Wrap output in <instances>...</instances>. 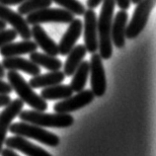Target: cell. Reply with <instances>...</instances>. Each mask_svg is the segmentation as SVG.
Here are the masks:
<instances>
[{
	"label": "cell",
	"instance_id": "obj_1",
	"mask_svg": "<svg viewBox=\"0 0 156 156\" xmlns=\"http://www.w3.org/2000/svg\"><path fill=\"white\" fill-rule=\"evenodd\" d=\"M99 18L97 19L98 48L101 58L109 59L113 55V44L111 39V30L114 18L115 0H103Z\"/></svg>",
	"mask_w": 156,
	"mask_h": 156
},
{
	"label": "cell",
	"instance_id": "obj_2",
	"mask_svg": "<svg viewBox=\"0 0 156 156\" xmlns=\"http://www.w3.org/2000/svg\"><path fill=\"white\" fill-rule=\"evenodd\" d=\"M7 78L12 89L17 93V95L24 103L28 104L35 111L44 112L48 109V103L42 97L39 96L30 84L24 79L22 75H20L17 71L9 70L7 73Z\"/></svg>",
	"mask_w": 156,
	"mask_h": 156
},
{
	"label": "cell",
	"instance_id": "obj_3",
	"mask_svg": "<svg viewBox=\"0 0 156 156\" xmlns=\"http://www.w3.org/2000/svg\"><path fill=\"white\" fill-rule=\"evenodd\" d=\"M20 120L42 128L64 129L73 125L74 119L69 114H47L39 111H21L18 115Z\"/></svg>",
	"mask_w": 156,
	"mask_h": 156
},
{
	"label": "cell",
	"instance_id": "obj_4",
	"mask_svg": "<svg viewBox=\"0 0 156 156\" xmlns=\"http://www.w3.org/2000/svg\"><path fill=\"white\" fill-rule=\"evenodd\" d=\"M9 130L12 133L22 137L36 139L37 141L44 143L48 146L55 147L59 144V137L56 134L46 130L42 126L29 124V122H14L11 124Z\"/></svg>",
	"mask_w": 156,
	"mask_h": 156
},
{
	"label": "cell",
	"instance_id": "obj_5",
	"mask_svg": "<svg viewBox=\"0 0 156 156\" xmlns=\"http://www.w3.org/2000/svg\"><path fill=\"white\" fill-rule=\"evenodd\" d=\"M154 5L155 0H139L133 12V18L130 19L129 25H126V39H134L140 34L148 21Z\"/></svg>",
	"mask_w": 156,
	"mask_h": 156
},
{
	"label": "cell",
	"instance_id": "obj_6",
	"mask_svg": "<svg viewBox=\"0 0 156 156\" xmlns=\"http://www.w3.org/2000/svg\"><path fill=\"white\" fill-rule=\"evenodd\" d=\"M74 19V15L65 9L59 8H44L27 15L26 21L29 25L42 23H62L69 24Z\"/></svg>",
	"mask_w": 156,
	"mask_h": 156
},
{
	"label": "cell",
	"instance_id": "obj_7",
	"mask_svg": "<svg viewBox=\"0 0 156 156\" xmlns=\"http://www.w3.org/2000/svg\"><path fill=\"white\" fill-rule=\"evenodd\" d=\"M89 65V73L91 74V91L93 92L94 96L102 97L107 89V80L103 62L99 53H93Z\"/></svg>",
	"mask_w": 156,
	"mask_h": 156
},
{
	"label": "cell",
	"instance_id": "obj_8",
	"mask_svg": "<svg viewBox=\"0 0 156 156\" xmlns=\"http://www.w3.org/2000/svg\"><path fill=\"white\" fill-rule=\"evenodd\" d=\"M94 94L91 90H82L75 96H71L63 101L56 103L53 109L56 113L69 114L89 105L94 100Z\"/></svg>",
	"mask_w": 156,
	"mask_h": 156
},
{
	"label": "cell",
	"instance_id": "obj_9",
	"mask_svg": "<svg viewBox=\"0 0 156 156\" xmlns=\"http://www.w3.org/2000/svg\"><path fill=\"white\" fill-rule=\"evenodd\" d=\"M84 42L86 51L94 53L98 50V33H97V16L93 9L85 10L84 12Z\"/></svg>",
	"mask_w": 156,
	"mask_h": 156
},
{
	"label": "cell",
	"instance_id": "obj_10",
	"mask_svg": "<svg viewBox=\"0 0 156 156\" xmlns=\"http://www.w3.org/2000/svg\"><path fill=\"white\" fill-rule=\"evenodd\" d=\"M0 20L10 24L17 32V34L21 36L22 39L30 40L32 38V33L26 19H24L23 16L19 13L11 10L9 7L1 5V4H0Z\"/></svg>",
	"mask_w": 156,
	"mask_h": 156
},
{
	"label": "cell",
	"instance_id": "obj_11",
	"mask_svg": "<svg viewBox=\"0 0 156 156\" xmlns=\"http://www.w3.org/2000/svg\"><path fill=\"white\" fill-rule=\"evenodd\" d=\"M24 102L21 99H15L11 101L9 105L5 107L1 114H0V152L2 150V146L5 142L7 131L12 124V121L18 116L22 111Z\"/></svg>",
	"mask_w": 156,
	"mask_h": 156
},
{
	"label": "cell",
	"instance_id": "obj_12",
	"mask_svg": "<svg viewBox=\"0 0 156 156\" xmlns=\"http://www.w3.org/2000/svg\"><path fill=\"white\" fill-rule=\"evenodd\" d=\"M83 30V23L80 19H73L69 23L67 31L61 38L58 44V51L61 55H67L73 48L75 47V43L80 38Z\"/></svg>",
	"mask_w": 156,
	"mask_h": 156
},
{
	"label": "cell",
	"instance_id": "obj_13",
	"mask_svg": "<svg viewBox=\"0 0 156 156\" xmlns=\"http://www.w3.org/2000/svg\"><path fill=\"white\" fill-rule=\"evenodd\" d=\"M4 143L8 148L19 150L28 156H51L48 151L44 150L42 147L33 144L26 138L19 136V135L6 138Z\"/></svg>",
	"mask_w": 156,
	"mask_h": 156
},
{
	"label": "cell",
	"instance_id": "obj_14",
	"mask_svg": "<svg viewBox=\"0 0 156 156\" xmlns=\"http://www.w3.org/2000/svg\"><path fill=\"white\" fill-rule=\"evenodd\" d=\"M129 14L126 10L119 11L117 15L113 18L112 30H111V39L112 44L118 48H122L126 44V29L128 25Z\"/></svg>",
	"mask_w": 156,
	"mask_h": 156
},
{
	"label": "cell",
	"instance_id": "obj_15",
	"mask_svg": "<svg viewBox=\"0 0 156 156\" xmlns=\"http://www.w3.org/2000/svg\"><path fill=\"white\" fill-rule=\"evenodd\" d=\"M1 64L4 69H7V70H20L33 76H37L41 73V68L39 65L20 56L3 57Z\"/></svg>",
	"mask_w": 156,
	"mask_h": 156
},
{
	"label": "cell",
	"instance_id": "obj_16",
	"mask_svg": "<svg viewBox=\"0 0 156 156\" xmlns=\"http://www.w3.org/2000/svg\"><path fill=\"white\" fill-rule=\"evenodd\" d=\"M31 33L32 37L35 39L37 46L42 48L47 55L51 56H56L57 55H59L58 46L55 44V41L50 38V36L47 34V32L44 30V28L40 24L33 25Z\"/></svg>",
	"mask_w": 156,
	"mask_h": 156
},
{
	"label": "cell",
	"instance_id": "obj_17",
	"mask_svg": "<svg viewBox=\"0 0 156 156\" xmlns=\"http://www.w3.org/2000/svg\"><path fill=\"white\" fill-rule=\"evenodd\" d=\"M38 48L37 44L31 40H24L19 43L12 42L0 48V55L3 57L20 56L22 55H28V53L37 51Z\"/></svg>",
	"mask_w": 156,
	"mask_h": 156
},
{
	"label": "cell",
	"instance_id": "obj_18",
	"mask_svg": "<svg viewBox=\"0 0 156 156\" xmlns=\"http://www.w3.org/2000/svg\"><path fill=\"white\" fill-rule=\"evenodd\" d=\"M65 74L63 71L57 70V71H51L50 73L43 75H37L34 76L29 81V84L32 88H46L50 86L60 84L64 80Z\"/></svg>",
	"mask_w": 156,
	"mask_h": 156
},
{
	"label": "cell",
	"instance_id": "obj_19",
	"mask_svg": "<svg viewBox=\"0 0 156 156\" xmlns=\"http://www.w3.org/2000/svg\"><path fill=\"white\" fill-rule=\"evenodd\" d=\"M87 51L83 44H77L67 55V59L64 63V71L65 76H71L75 72L77 67L82 62V60L85 57Z\"/></svg>",
	"mask_w": 156,
	"mask_h": 156
},
{
	"label": "cell",
	"instance_id": "obj_20",
	"mask_svg": "<svg viewBox=\"0 0 156 156\" xmlns=\"http://www.w3.org/2000/svg\"><path fill=\"white\" fill-rule=\"evenodd\" d=\"M30 60L39 66H43L51 71L60 70L62 67V61L55 56L48 55L47 53H41L34 51L30 55Z\"/></svg>",
	"mask_w": 156,
	"mask_h": 156
},
{
	"label": "cell",
	"instance_id": "obj_21",
	"mask_svg": "<svg viewBox=\"0 0 156 156\" xmlns=\"http://www.w3.org/2000/svg\"><path fill=\"white\" fill-rule=\"evenodd\" d=\"M73 91L69 85H53L50 87H46L41 92V97L44 100H59V99H67L71 97Z\"/></svg>",
	"mask_w": 156,
	"mask_h": 156
},
{
	"label": "cell",
	"instance_id": "obj_22",
	"mask_svg": "<svg viewBox=\"0 0 156 156\" xmlns=\"http://www.w3.org/2000/svg\"><path fill=\"white\" fill-rule=\"evenodd\" d=\"M90 71L89 61H82L77 67L75 72L73 73V78L70 83V87L73 92H80L84 89L87 82Z\"/></svg>",
	"mask_w": 156,
	"mask_h": 156
},
{
	"label": "cell",
	"instance_id": "obj_23",
	"mask_svg": "<svg viewBox=\"0 0 156 156\" xmlns=\"http://www.w3.org/2000/svg\"><path fill=\"white\" fill-rule=\"evenodd\" d=\"M51 3V0H26L25 2L20 4L18 7V13L22 16L28 15L33 12L48 8Z\"/></svg>",
	"mask_w": 156,
	"mask_h": 156
},
{
	"label": "cell",
	"instance_id": "obj_24",
	"mask_svg": "<svg viewBox=\"0 0 156 156\" xmlns=\"http://www.w3.org/2000/svg\"><path fill=\"white\" fill-rule=\"evenodd\" d=\"M51 1L63 7V9L67 10L73 15L83 16L85 12V7L78 0H51Z\"/></svg>",
	"mask_w": 156,
	"mask_h": 156
},
{
	"label": "cell",
	"instance_id": "obj_25",
	"mask_svg": "<svg viewBox=\"0 0 156 156\" xmlns=\"http://www.w3.org/2000/svg\"><path fill=\"white\" fill-rule=\"evenodd\" d=\"M17 32L14 29H9V30H2L0 31V48L5 46L7 44L12 43L17 38Z\"/></svg>",
	"mask_w": 156,
	"mask_h": 156
},
{
	"label": "cell",
	"instance_id": "obj_26",
	"mask_svg": "<svg viewBox=\"0 0 156 156\" xmlns=\"http://www.w3.org/2000/svg\"><path fill=\"white\" fill-rule=\"evenodd\" d=\"M12 90L13 89H12L9 83H6V82L0 79V94H6V95H8V94L12 92Z\"/></svg>",
	"mask_w": 156,
	"mask_h": 156
},
{
	"label": "cell",
	"instance_id": "obj_27",
	"mask_svg": "<svg viewBox=\"0 0 156 156\" xmlns=\"http://www.w3.org/2000/svg\"><path fill=\"white\" fill-rule=\"evenodd\" d=\"M115 2L122 10H128L130 6V0H115Z\"/></svg>",
	"mask_w": 156,
	"mask_h": 156
},
{
	"label": "cell",
	"instance_id": "obj_28",
	"mask_svg": "<svg viewBox=\"0 0 156 156\" xmlns=\"http://www.w3.org/2000/svg\"><path fill=\"white\" fill-rule=\"evenodd\" d=\"M11 98L6 94H0V107H6L11 103Z\"/></svg>",
	"mask_w": 156,
	"mask_h": 156
},
{
	"label": "cell",
	"instance_id": "obj_29",
	"mask_svg": "<svg viewBox=\"0 0 156 156\" xmlns=\"http://www.w3.org/2000/svg\"><path fill=\"white\" fill-rule=\"evenodd\" d=\"M26 0H0V4L4 6H11V5H18L23 2H25Z\"/></svg>",
	"mask_w": 156,
	"mask_h": 156
},
{
	"label": "cell",
	"instance_id": "obj_30",
	"mask_svg": "<svg viewBox=\"0 0 156 156\" xmlns=\"http://www.w3.org/2000/svg\"><path fill=\"white\" fill-rule=\"evenodd\" d=\"M102 1L103 0H87V7H89V9H94L99 6Z\"/></svg>",
	"mask_w": 156,
	"mask_h": 156
},
{
	"label": "cell",
	"instance_id": "obj_31",
	"mask_svg": "<svg viewBox=\"0 0 156 156\" xmlns=\"http://www.w3.org/2000/svg\"><path fill=\"white\" fill-rule=\"evenodd\" d=\"M1 156H19L17 153H15L13 150H11V148H5L1 150Z\"/></svg>",
	"mask_w": 156,
	"mask_h": 156
},
{
	"label": "cell",
	"instance_id": "obj_32",
	"mask_svg": "<svg viewBox=\"0 0 156 156\" xmlns=\"http://www.w3.org/2000/svg\"><path fill=\"white\" fill-rule=\"evenodd\" d=\"M5 76V70H4V67L2 66V64L0 63V79Z\"/></svg>",
	"mask_w": 156,
	"mask_h": 156
},
{
	"label": "cell",
	"instance_id": "obj_33",
	"mask_svg": "<svg viewBox=\"0 0 156 156\" xmlns=\"http://www.w3.org/2000/svg\"><path fill=\"white\" fill-rule=\"evenodd\" d=\"M6 26H7V23L2 21V20H0V31L4 30V29H6Z\"/></svg>",
	"mask_w": 156,
	"mask_h": 156
},
{
	"label": "cell",
	"instance_id": "obj_34",
	"mask_svg": "<svg viewBox=\"0 0 156 156\" xmlns=\"http://www.w3.org/2000/svg\"><path fill=\"white\" fill-rule=\"evenodd\" d=\"M130 2L133 3V4H137L139 2V0H130Z\"/></svg>",
	"mask_w": 156,
	"mask_h": 156
}]
</instances>
